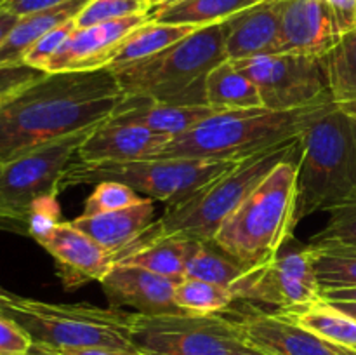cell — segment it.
Wrapping results in <instances>:
<instances>
[{
	"instance_id": "cell-39",
	"label": "cell",
	"mask_w": 356,
	"mask_h": 355,
	"mask_svg": "<svg viewBox=\"0 0 356 355\" xmlns=\"http://www.w3.org/2000/svg\"><path fill=\"white\" fill-rule=\"evenodd\" d=\"M28 355H143L136 348H110V347H76L54 348L33 343Z\"/></svg>"
},
{
	"instance_id": "cell-23",
	"label": "cell",
	"mask_w": 356,
	"mask_h": 355,
	"mask_svg": "<svg viewBox=\"0 0 356 355\" xmlns=\"http://www.w3.org/2000/svg\"><path fill=\"white\" fill-rule=\"evenodd\" d=\"M87 0H73V2L63 3V6L51 7V9L38 10V13L24 14L19 16L16 26L10 30L3 44L0 45V66H10L23 63L24 54L28 49L49 30L58 24L75 19Z\"/></svg>"
},
{
	"instance_id": "cell-2",
	"label": "cell",
	"mask_w": 356,
	"mask_h": 355,
	"mask_svg": "<svg viewBox=\"0 0 356 355\" xmlns=\"http://www.w3.org/2000/svg\"><path fill=\"white\" fill-rule=\"evenodd\" d=\"M301 153L302 143L254 188L211 240L245 270L273 260L292 237Z\"/></svg>"
},
{
	"instance_id": "cell-37",
	"label": "cell",
	"mask_w": 356,
	"mask_h": 355,
	"mask_svg": "<svg viewBox=\"0 0 356 355\" xmlns=\"http://www.w3.org/2000/svg\"><path fill=\"white\" fill-rule=\"evenodd\" d=\"M47 75L44 70H37L24 63L10 66H0V100H7L17 90L24 89L30 84L37 82L42 77Z\"/></svg>"
},
{
	"instance_id": "cell-7",
	"label": "cell",
	"mask_w": 356,
	"mask_h": 355,
	"mask_svg": "<svg viewBox=\"0 0 356 355\" xmlns=\"http://www.w3.org/2000/svg\"><path fill=\"white\" fill-rule=\"evenodd\" d=\"M0 312L16 320L37 345L54 348H136L132 345L136 313L122 312L115 306L45 303L16 296Z\"/></svg>"
},
{
	"instance_id": "cell-30",
	"label": "cell",
	"mask_w": 356,
	"mask_h": 355,
	"mask_svg": "<svg viewBox=\"0 0 356 355\" xmlns=\"http://www.w3.org/2000/svg\"><path fill=\"white\" fill-rule=\"evenodd\" d=\"M245 271L242 265L236 263L212 242L193 240L191 244L186 260V278H198L232 287Z\"/></svg>"
},
{
	"instance_id": "cell-43",
	"label": "cell",
	"mask_w": 356,
	"mask_h": 355,
	"mask_svg": "<svg viewBox=\"0 0 356 355\" xmlns=\"http://www.w3.org/2000/svg\"><path fill=\"white\" fill-rule=\"evenodd\" d=\"M17 19H19V16H16V14L9 13L6 9H0V45L3 44V40L10 33V30L16 26Z\"/></svg>"
},
{
	"instance_id": "cell-36",
	"label": "cell",
	"mask_w": 356,
	"mask_h": 355,
	"mask_svg": "<svg viewBox=\"0 0 356 355\" xmlns=\"http://www.w3.org/2000/svg\"><path fill=\"white\" fill-rule=\"evenodd\" d=\"M61 221L58 195H45L31 204L30 212H28V235L40 242Z\"/></svg>"
},
{
	"instance_id": "cell-8",
	"label": "cell",
	"mask_w": 356,
	"mask_h": 355,
	"mask_svg": "<svg viewBox=\"0 0 356 355\" xmlns=\"http://www.w3.org/2000/svg\"><path fill=\"white\" fill-rule=\"evenodd\" d=\"M232 166H235L233 160L149 159L124 164H86L73 159L59 181V191L79 184L118 181L134 188L138 194L172 207L190 198Z\"/></svg>"
},
{
	"instance_id": "cell-29",
	"label": "cell",
	"mask_w": 356,
	"mask_h": 355,
	"mask_svg": "<svg viewBox=\"0 0 356 355\" xmlns=\"http://www.w3.org/2000/svg\"><path fill=\"white\" fill-rule=\"evenodd\" d=\"M308 249L322 291L356 285V246L309 242Z\"/></svg>"
},
{
	"instance_id": "cell-26",
	"label": "cell",
	"mask_w": 356,
	"mask_h": 355,
	"mask_svg": "<svg viewBox=\"0 0 356 355\" xmlns=\"http://www.w3.org/2000/svg\"><path fill=\"white\" fill-rule=\"evenodd\" d=\"M205 103L214 111L263 106L256 84L229 59L209 72L205 79Z\"/></svg>"
},
{
	"instance_id": "cell-31",
	"label": "cell",
	"mask_w": 356,
	"mask_h": 355,
	"mask_svg": "<svg viewBox=\"0 0 356 355\" xmlns=\"http://www.w3.org/2000/svg\"><path fill=\"white\" fill-rule=\"evenodd\" d=\"M177 308L188 315H221L238 301L226 285L212 284L198 278H184L176 287Z\"/></svg>"
},
{
	"instance_id": "cell-24",
	"label": "cell",
	"mask_w": 356,
	"mask_h": 355,
	"mask_svg": "<svg viewBox=\"0 0 356 355\" xmlns=\"http://www.w3.org/2000/svg\"><path fill=\"white\" fill-rule=\"evenodd\" d=\"M195 30H198V28L190 26V24L156 23V21L148 19L125 38L115 58L111 59L108 70L113 73L120 72L127 66L160 54L162 51L186 38Z\"/></svg>"
},
{
	"instance_id": "cell-19",
	"label": "cell",
	"mask_w": 356,
	"mask_h": 355,
	"mask_svg": "<svg viewBox=\"0 0 356 355\" xmlns=\"http://www.w3.org/2000/svg\"><path fill=\"white\" fill-rule=\"evenodd\" d=\"M282 3L259 2L226 21V59L243 61L280 52Z\"/></svg>"
},
{
	"instance_id": "cell-44",
	"label": "cell",
	"mask_w": 356,
	"mask_h": 355,
	"mask_svg": "<svg viewBox=\"0 0 356 355\" xmlns=\"http://www.w3.org/2000/svg\"><path fill=\"white\" fill-rule=\"evenodd\" d=\"M232 355H271V354L261 350V348L252 347V345H249V343H243V345H240L238 348H235V350L232 352Z\"/></svg>"
},
{
	"instance_id": "cell-1",
	"label": "cell",
	"mask_w": 356,
	"mask_h": 355,
	"mask_svg": "<svg viewBox=\"0 0 356 355\" xmlns=\"http://www.w3.org/2000/svg\"><path fill=\"white\" fill-rule=\"evenodd\" d=\"M124 97L108 68L47 73L0 104V164L101 124Z\"/></svg>"
},
{
	"instance_id": "cell-6",
	"label": "cell",
	"mask_w": 356,
	"mask_h": 355,
	"mask_svg": "<svg viewBox=\"0 0 356 355\" xmlns=\"http://www.w3.org/2000/svg\"><path fill=\"white\" fill-rule=\"evenodd\" d=\"M301 143V138H296L238 160L226 173L195 191L190 198L167 209L162 218L153 221L149 232L211 242L226 218L278 164L298 152Z\"/></svg>"
},
{
	"instance_id": "cell-20",
	"label": "cell",
	"mask_w": 356,
	"mask_h": 355,
	"mask_svg": "<svg viewBox=\"0 0 356 355\" xmlns=\"http://www.w3.org/2000/svg\"><path fill=\"white\" fill-rule=\"evenodd\" d=\"M155 205L153 198L146 197L139 204L118 211L94 216H79L73 225L96 240L99 246L110 251L118 260L125 249L138 242L153 225Z\"/></svg>"
},
{
	"instance_id": "cell-42",
	"label": "cell",
	"mask_w": 356,
	"mask_h": 355,
	"mask_svg": "<svg viewBox=\"0 0 356 355\" xmlns=\"http://www.w3.org/2000/svg\"><path fill=\"white\" fill-rule=\"evenodd\" d=\"M322 298L329 301H343V303H356V285L350 287H336V289H323Z\"/></svg>"
},
{
	"instance_id": "cell-11",
	"label": "cell",
	"mask_w": 356,
	"mask_h": 355,
	"mask_svg": "<svg viewBox=\"0 0 356 355\" xmlns=\"http://www.w3.org/2000/svg\"><path fill=\"white\" fill-rule=\"evenodd\" d=\"M233 63L256 84L270 110H299L332 100L323 56L277 52Z\"/></svg>"
},
{
	"instance_id": "cell-28",
	"label": "cell",
	"mask_w": 356,
	"mask_h": 355,
	"mask_svg": "<svg viewBox=\"0 0 356 355\" xmlns=\"http://www.w3.org/2000/svg\"><path fill=\"white\" fill-rule=\"evenodd\" d=\"M332 103L356 118V28L323 56Z\"/></svg>"
},
{
	"instance_id": "cell-41",
	"label": "cell",
	"mask_w": 356,
	"mask_h": 355,
	"mask_svg": "<svg viewBox=\"0 0 356 355\" xmlns=\"http://www.w3.org/2000/svg\"><path fill=\"white\" fill-rule=\"evenodd\" d=\"M73 0H0V9H6L16 16L38 13V10L51 9V7L63 6Z\"/></svg>"
},
{
	"instance_id": "cell-38",
	"label": "cell",
	"mask_w": 356,
	"mask_h": 355,
	"mask_svg": "<svg viewBox=\"0 0 356 355\" xmlns=\"http://www.w3.org/2000/svg\"><path fill=\"white\" fill-rule=\"evenodd\" d=\"M33 340L9 315L0 312V355H28Z\"/></svg>"
},
{
	"instance_id": "cell-9",
	"label": "cell",
	"mask_w": 356,
	"mask_h": 355,
	"mask_svg": "<svg viewBox=\"0 0 356 355\" xmlns=\"http://www.w3.org/2000/svg\"><path fill=\"white\" fill-rule=\"evenodd\" d=\"M94 127L52 139L2 164L0 230L28 235V212L31 204L45 195L59 194L63 174Z\"/></svg>"
},
{
	"instance_id": "cell-46",
	"label": "cell",
	"mask_w": 356,
	"mask_h": 355,
	"mask_svg": "<svg viewBox=\"0 0 356 355\" xmlns=\"http://www.w3.org/2000/svg\"><path fill=\"white\" fill-rule=\"evenodd\" d=\"M174 2H179V0H153V9H159V7L170 6V3H174Z\"/></svg>"
},
{
	"instance_id": "cell-5",
	"label": "cell",
	"mask_w": 356,
	"mask_h": 355,
	"mask_svg": "<svg viewBox=\"0 0 356 355\" xmlns=\"http://www.w3.org/2000/svg\"><path fill=\"white\" fill-rule=\"evenodd\" d=\"M226 21L195 30L172 47L115 72L125 97H148L160 103L207 104L205 79L226 61Z\"/></svg>"
},
{
	"instance_id": "cell-15",
	"label": "cell",
	"mask_w": 356,
	"mask_h": 355,
	"mask_svg": "<svg viewBox=\"0 0 356 355\" xmlns=\"http://www.w3.org/2000/svg\"><path fill=\"white\" fill-rule=\"evenodd\" d=\"M148 19V16H136L75 28L58 54L49 61L45 72L68 73L106 70L125 38Z\"/></svg>"
},
{
	"instance_id": "cell-4",
	"label": "cell",
	"mask_w": 356,
	"mask_h": 355,
	"mask_svg": "<svg viewBox=\"0 0 356 355\" xmlns=\"http://www.w3.org/2000/svg\"><path fill=\"white\" fill-rule=\"evenodd\" d=\"M296 225L356 200V118L330 103L301 134Z\"/></svg>"
},
{
	"instance_id": "cell-40",
	"label": "cell",
	"mask_w": 356,
	"mask_h": 355,
	"mask_svg": "<svg viewBox=\"0 0 356 355\" xmlns=\"http://www.w3.org/2000/svg\"><path fill=\"white\" fill-rule=\"evenodd\" d=\"M341 35L356 28V0H322Z\"/></svg>"
},
{
	"instance_id": "cell-35",
	"label": "cell",
	"mask_w": 356,
	"mask_h": 355,
	"mask_svg": "<svg viewBox=\"0 0 356 355\" xmlns=\"http://www.w3.org/2000/svg\"><path fill=\"white\" fill-rule=\"evenodd\" d=\"M75 19H70L66 21V23H61L56 28H52V30H49L45 35H42V37L28 49L26 54H24V65L33 66V68L44 70L45 72L49 61L58 54V51L65 45V42L68 40L70 35L75 31Z\"/></svg>"
},
{
	"instance_id": "cell-21",
	"label": "cell",
	"mask_w": 356,
	"mask_h": 355,
	"mask_svg": "<svg viewBox=\"0 0 356 355\" xmlns=\"http://www.w3.org/2000/svg\"><path fill=\"white\" fill-rule=\"evenodd\" d=\"M214 113L216 111L209 104H174L160 103L148 97H124L110 118L145 125L174 139L197 127Z\"/></svg>"
},
{
	"instance_id": "cell-34",
	"label": "cell",
	"mask_w": 356,
	"mask_h": 355,
	"mask_svg": "<svg viewBox=\"0 0 356 355\" xmlns=\"http://www.w3.org/2000/svg\"><path fill=\"white\" fill-rule=\"evenodd\" d=\"M327 225L316 235L312 237V244H348L356 246V200L332 209Z\"/></svg>"
},
{
	"instance_id": "cell-33",
	"label": "cell",
	"mask_w": 356,
	"mask_h": 355,
	"mask_svg": "<svg viewBox=\"0 0 356 355\" xmlns=\"http://www.w3.org/2000/svg\"><path fill=\"white\" fill-rule=\"evenodd\" d=\"M146 197H141L134 188L118 181H101L96 184L92 194L83 204V216L103 214V212L118 211L139 204Z\"/></svg>"
},
{
	"instance_id": "cell-16",
	"label": "cell",
	"mask_w": 356,
	"mask_h": 355,
	"mask_svg": "<svg viewBox=\"0 0 356 355\" xmlns=\"http://www.w3.org/2000/svg\"><path fill=\"white\" fill-rule=\"evenodd\" d=\"M172 139L139 124L106 118L92 129L76 152L86 164H124L156 159Z\"/></svg>"
},
{
	"instance_id": "cell-14",
	"label": "cell",
	"mask_w": 356,
	"mask_h": 355,
	"mask_svg": "<svg viewBox=\"0 0 356 355\" xmlns=\"http://www.w3.org/2000/svg\"><path fill=\"white\" fill-rule=\"evenodd\" d=\"M245 343L271 355H356L305 329L280 312H264L247 303L238 319Z\"/></svg>"
},
{
	"instance_id": "cell-32",
	"label": "cell",
	"mask_w": 356,
	"mask_h": 355,
	"mask_svg": "<svg viewBox=\"0 0 356 355\" xmlns=\"http://www.w3.org/2000/svg\"><path fill=\"white\" fill-rule=\"evenodd\" d=\"M152 9L153 0H87L76 14L75 23L76 28L92 26L125 17L149 16Z\"/></svg>"
},
{
	"instance_id": "cell-45",
	"label": "cell",
	"mask_w": 356,
	"mask_h": 355,
	"mask_svg": "<svg viewBox=\"0 0 356 355\" xmlns=\"http://www.w3.org/2000/svg\"><path fill=\"white\" fill-rule=\"evenodd\" d=\"M327 301H329V299H327ZM330 303H334L337 308H341L343 312H346L348 315H351L353 319H356V303H343V301H330Z\"/></svg>"
},
{
	"instance_id": "cell-22",
	"label": "cell",
	"mask_w": 356,
	"mask_h": 355,
	"mask_svg": "<svg viewBox=\"0 0 356 355\" xmlns=\"http://www.w3.org/2000/svg\"><path fill=\"white\" fill-rule=\"evenodd\" d=\"M195 239L148 232L118 256L117 263L134 265L174 282L186 278V260Z\"/></svg>"
},
{
	"instance_id": "cell-17",
	"label": "cell",
	"mask_w": 356,
	"mask_h": 355,
	"mask_svg": "<svg viewBox=\"0 0 356 355\" xmlns=\"http://www.w3.org/2000/svg\"><path fill=\"white\" fill-rule=\"evenodd\" d=\"M104 294L115 308L129 306L139 315H174L183 313L176 305L174 282L163 275L153 274L141 267L115 263V267L99 282Z\"/></svg>"
},
{
	"instance_id": "cell-27",
	"label": "cell",
	"mask_w": 356,
	"mask_h": 355,
	"mask_svg": "<svg viewBox=\"0 0 356 355\" xmlns=\"http://www.w3.org/2000/svg\"><path fill=\"white\" fill-rule=\"evenodd\" d=\"M259 3V0H179L149 13V21L170 24L212 26L228 21L235 14Z\"/></svg>"
},
{
	"instance_id": "cell-48",
	"label": "cell",
	"mask_w": 356,
	"mask_h": 355,
	"mask_svg": "<svg viewBox=\"0 0 356 355\" xmlns=\"http://www.w3.org/2000/svg\"><path fill=\"white\" fill-rule=\"evenodd\" d=\"M259 2H285V0H259Z\"/></svg>"
},
{
	"instance_id": "cell-10",
	"label": "cell",
	"mask_w": 356,
	"mask_h": 355,
	"mask_svg": "<svg viewBox=\"0 0 356 355\" xmlns=\"http://www.w3.org/2000/svg\"><path fill=\"white\" fill-rule=\"evenodd\" d=\"M245 343L238 320L221 315H139L132 345L143 355H232Z\"/></svg>"
},
{
	"instance_id": "cell-25",
	"label": "cell",
	"mask_w": 356,
	"mask_h": 355,
	"mask_svg": "<svg viewBox=\"0 0 356 355\" xmlns=\"http://www.w3.org/2000/svg\"><path fill=\"white\" fill-rule=\"evenodd\" d=\"M280 313H284L285 317L294 320L305 329L312 331L322 340L344 348V350L356 352V319L337 308L334 303L327 301L322 296L308 305L284 310Z\"/></svg>"
},
{
	"instance_id": "cell-49",
	"label": "cell",
	"mask_w": 356,
	"mask_h": 355,
	"mask_svg": "<svg viewBox=\"0 0 356 355\" xmlns=\"http://www.w3.org/2000/svg\"><path fill=\"white\" fill-rule=\"evenodd\" d=\"M3 101H6V100H0V104H2V103H3Z\"/></svg>"
},
{
	"instance_id": "cell-12",
	"label": "cell",
	"mask_w": 356,
	"mask_h": 355,
	"mask_svg": "<svg viewBox=\"0 0 356 355\" xmlns=\"http://www.w3.org/2000/svg\"><path fill=\"white\" fill-rule=\"evenodd\" d=\"M229 289L238 301L270 305L278 312L305 306L322 294L308 246L278 253L268 263L247 270Z\"/></svg>"
},
{
	"instance_id": "cell-50",
	"label": "cell",
	"mask_w": 356,
	"mask_h": 355,
	"mask_svg": "<svg viewBox=\"0 0 356 355\" xmlns=\"http://www.w3.org/2000/svg\"><path fill=\"white\" fill-rule=\"evenodd\" d=\"M0 169H2V164H0Z\"/></svg>"
},
{
	"instance_id": "cell-18",
	"label": "cell",
	"mask_w": 356,
	"mask_h": 355,
	"mask_svg": "<svg viewBox=\"0 0 356 355\" xmlns=\"http://www.w3.org/2000/svg\"><path fill=\"white\" fill-rule=\"evenodd\" d=\"M341 33L322 0H285L282 3L280 52L325 56Z\"/></svg>"
},
{
	"instance_id": "cell-3",
	"label": "cell",
	"mask_w": 356,
	"mask_h": 355,
	"mask_svg": "<svg viewBox=\"0 0 356 355\" xmlns=\"http://www.w3.org/2000/svg\"><path fill=\"white\" fill-rule=\"evenodd\" d=\"M332 100L299 110H243L216 111L191 131L174 138L156 159L242 160L263 150L273 148L302 132L325 110Z\"/></svg>"
},
{
	"instance_id": "cell-13",
	"label": "cell",
	"mask_w": 356,
	"mask_h": 355,
	"mask_svg": "<svg viewBox=\"0 0 356 355\" xmlns=\"http://www.w3.org/2000/svg\"><path fill=\"white\" fill-rule=\"evenodd\" d=\"M38 244L54 258L56 271L66 291L101 282L117 263L110 251L76 228L73 221H61Z\"/></svg>"
},
{
	"instance_id": "cell-47",
	"label": "cell",
	"mask_w": 356,
	"mask_h": 355,
	"mask_svg": "<svg viewBox=\"0 0 356 355\" xmlns=\"http://www.w3.org/2000/svg\"><path fill=\"white\" fill-rule=\"evenodd\" d=\"M13 292H9L7 291V289H3L2 285H0V298H3V299H9V298H13Z\"/></svg>"
}]
</instances>
